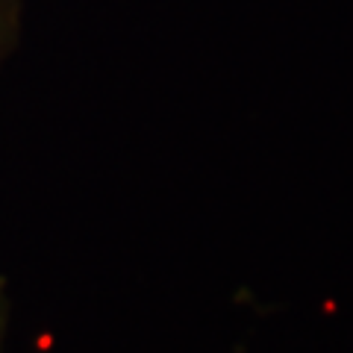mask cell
Returning <instances> with one entry per match:
<instances>
[{"instance_id": "cell-1", "label": "cell", "mask_w": 353, "mask_h": 353, "mask_svg": "<svg viewBox=\"0 0 353 353\" xmlns=\"http://www.w3.org/2000/svg\"><path fill=\"white\" fill-rule=\"evenodd\" d=\"M21 12H24V0H0V68L18 41Z\"/></svg>"}, {"instance_id": "cell-2", "label": "cell", "mask_w": 353, "mask_h": 353, "mask_svg": "<svg viewBox=\"0 0 353 353\" xmlns=\"http://www.w3.org/2000/svg\"><path fill=\"white\" fill-rule=\"evenodd\" d=\"M6 324H9V294H6V280L0 277V353H3Z\"/></svg>"}]
</instances>
